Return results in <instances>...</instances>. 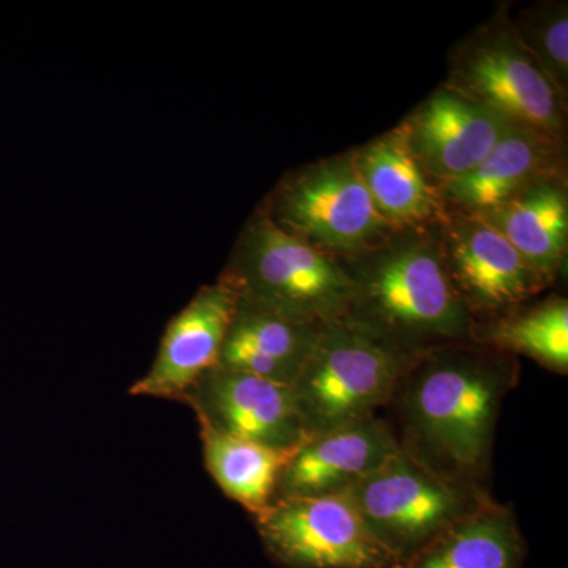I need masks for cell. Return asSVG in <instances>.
I'll use <instances>...</instances> for the list:
<instances>
[{"label":"cell","mask_w":568,"mask_h":568,"mask_svg":"<svg viewBox=\"0 0 568 568\" xmlns=\"http://www.w3.org/2000/svg\"><path fill=\"white\" fill-rule=\"evenodd\" d=\"M256 526L282 568H396L345 493L275 500Z\"/></svg>","instance_id":"obj_8"},{"label":"cell","mask_w":568,"mask_h":568,"mask_svg":"<svg viewBox=\"0 0 568 568\" xmlns=\"http://www.w3.org/2000/svg\"><path fill=\"white\" fill-rule=\"evenodd\" d=\"M515 39L537 63L552 88L567 99L568 14L566 2H545L508 18Z\"/></svg>","instance_id":"obj_21"},{"label":"cell","mask_w":568,"mask_h":568,"mask_svg":"<svg viewBox=\"0 0 568 568\" xmlns=\"http://www.w3.org/2000/svg\"><path fill=\"white\" fill-rule=\"evenodd\" d=\"M511 123L500 112L444 85L399 125L425 178L440 189L470 173Z\"/></svg>","instance_id":"obj_11"},{"label":"cell","mask_w":568,"mask_h":568,"mask_svg":"<svg viewBox=\"0 0 568 568\" xmlns=\"http://www.w3.org/2000/svg\"><path fill=\"white\" fill-rule=\"evenodd\" d=\"M480 346L506 354L526 355L548 369L568 372V302L549 298L532 308L508 312L496 323L470 331Z\"/></svg>","instance_id":"obj_20"},{"label":"cell","mask_w":568,"mask_h":568,"mask_svg":"<svg viewBox=\"0 0 568 568\" xmlns=\"http://www.w3.org/2000/svg\"><path fill=\"white\" fill-rule=\"evenodd\" d=\"M517 375L510 354L487 346L455 343L417 355L394 395L405 428L399 444L433 469L477 484Z\"/></svg>","instance_id":"obj_1"},{"label":"cell","mask_w":568,"mask_h":568,"mask_svg":"<svg viewBox=\"0 0 568 568\" xmlns=\"http://www.w3.org/2000/svg\"><path fill=\"white\" fill-rule=\"evenodd\" d=\"M349 261L346 317L354 324L413 357L470 336L473 317L448 278L439 237L426 227L396 231Z\"/></svg>","instance_id":"obj_2"},{"label":"cell","mask_w":568,"mask_h":568,"mask_svg":"<svg viewBox=\"0 0 568 568\" xmlns=\"http://www.w3.org/2000/svg\"><path fill=\"white\" fill-rule=\"evenodd\" d=\"M377 212L395 231L417 230L446 216L439 192L418 166L402 125L353 152Z\"/></svg>","instance_id":"obj_15"},{"label":"cell","mask_w":568,"mask_h":568,"mask_svg":"<svg viewBox=\"0 0 568 568\" xmlns=\"http://www.w3.org/2000/svg\"><path fill=\"white\" fill-rule=\"evenodd\" d=\"M345 495L396 567L491 499L477 484L433 469L405 447Z\"/></svg>","instance_id":"obj_5"},{"label":"cell","mask_w":568,"mask_h":568,"mask_svg":"<svg viewBox=\"0 0 568 568\" xmlns=\"http://www.w3.org/2000/svg\"><path fill=\"white\" fill-rule=\"evenodd\" d=\"M446 88L562 140L566 99L515 39L507 17L495 18L459 43Z\"/></svg>","instance_id":"obj_7"},{"label":"cell","mask_w":568,"mask_h":568,"mask_svg":"<svg viewBox=\"0 0 568 568\" xmlns=\"http://www.w3.org/2000/svg\"><path fill=\"white\" fill-rule=\"evenodd\" d=\"M204 463L224 495L241 504L254 518L274 503L276 485L297 447L272 448L222 435L200 425Z\"/></svg>","instance_id":"obj_19"},{"label":"cell","mask_w":568,"mask_h":568,"mask_svg":"<svg viewBox=\"0 0 568 568\" xmlns=\"http://www.w3.org/2000/svg\"><path fill=\"white\" fill-rule=\"evenodd\" d=\"M183 402L192 405L200 425L261 446L284 450L308 437L293 388L241 369L213 366Z\"/></svg>","instance_id":"obj_10"},{"label":"cell","mask_w":568,"mask_h":568,"mask_svg":"<svg viewBox=\"0 0 568 568\" xmlns=\"http://www.w3.org/2000/svg\"><path fill=\"white\" fill-rule=\"evenodd\" d=\"M478 219L495 227L549 284L562 267L568 241L566 181L548 179Z\"/></svg>","instance_id":"obj_17"},{"label":"cell","mask_w":568,"mask_h":568,"mask_svg":"<svg viewBox=\"0 0 568 568\" xmlns=\"http://www.w3.org/2000/svg\"><path fill=\"white\" fill-rule=\"evenodd\" d=\"M414 358L346 316L321 325L291 387L306 435L376 417Z\"/></svg>","instance_id":"obj_4"},{"label":"cell","mask_w":568,"mask_h":568,"mask_svg":"<svg viewBox=\"0 0 568 568\" xmlns=\"http://www.w3.org/2000/svg\"><path fill=\"white\" fill-rule=\"evenodd\" d=\"M237 305V293L222 276L201 287L166 325L155 361L129 394L183 402L194 384L219 365Z\"/></svg>","instance_id":"obj_12"},{"label":"cell","mask_w":568,"mask_h":568,"mask_svg":"<svg viewBox=\"0 0 568 568\" xmlns=\"http://www.w3.org/2000/svg\"><path fill=\"white\" fill-rule=\"evenodd\" d=\"M320 327L239 302L219 365L293 387Z\"/></svg>","instance_id":"obj_16"},{"label":"cell","mask_w":568,"mask_h":568,"mask_svg":"<svg viewBox=\"0 0 568 568\" xmlns=\"http://www.w3.org/2000/svg\"><path fill=\"white\" fill-rule=\"evenodd\" d=\"M383 418L372 417L306 437L284 467L275 500L342 495L399 450Z\"/></svg>","instance_id":"obj_13"},{"label":"cell","mask_w":568,"mask_h":568,"mask_svg":"<svg viewBox=\"0 0 568 568\" xmlns=\"http://www.w3.org/2000/svg\"><path fill=\"white\" fill-rule=\"evenodd\" d=\"M562 140L514 122L495 149L457 181L437 189L448 213L480 216L548 179L562 175ZM447 213V212H446Z\"/></svg>","instance_id":"obj_14"},{"label":"cell","mask_w":568,"mask_h":568,"mask_svg":"<svg viewBox=\"0 0 568 568\" xmlns=\"http://www.w3.org/2000/svg\"><path fill=\"white\" fill-rule=\"evenodd\" d=\"M222 278L242 304L297 323L339 320L353 301L345 265L284 233L264 211L246 223Z\"/></svg>","instance_id":"obj_3"},{"label":"cell","mask_w":568,"mask_h":568,"mask_svg":"<svg viewBox=\"0 0 568 568\" xmlns=\"http://www.w3.org/2000/svg\"><path fill=\"white\" fill-rule=\"evenodd\" d=\"M264 212L284 233L335 260L373 252L396 233L377 212L353 152L287 175Z\"/></svg>","instance_id":"obj_6"},{"label":"cell","mask_w":568,"mask_h":568,"mask_svg":"<svg viewBox=\"0 0 568 568\" xmlns=\"http://www.w3.org/2000/svg\"><path fill=\"white\" fill-rule=\"evenodd\" d=\"M439 245L448 278L470 317L514 312L547 286L521 254L478 216L446 213Z\"/></svg>","instance_id":"obj_9"},{"label":"cell","mask_w":568,"mask_h":568,"mask_svg":"<svg viewBox=\"0 0 568 568\" xmlns=\"http://www.w3.org/2000/svg\"><path fill=\"white\" fill-rule=\"evenodd\" d=\"M525 559L514 511L488 499L396 568H523Z\"/></svg>","instance_id":"obj_18"}]
</instances>
